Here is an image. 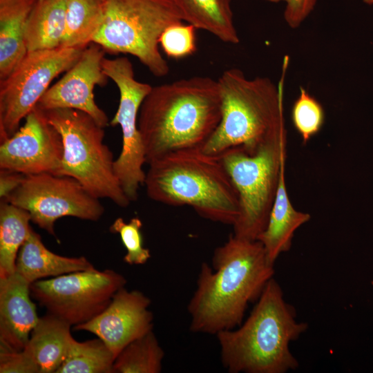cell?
I'll use <instances>...</instances> for the list:
<instances>
[{"label":"cell","instance_id":"obj_28","mask_svg":"<svg viewBox=\"0 0 373 373\" xmlns=\"http://www.w3.org/2000/svg\"><path fill=\"white\" fill-rule=\"evenodd\" d=\"M142 227V220L135 217L128 222H124L122 218H117L109 228L111 233L119 235L126 249L124 261L130 265L145 264L151 258L149 249L143 246Z\"/></svg>","mask_w":373,"mask_h":373},{"label":"cell","instance_id":"obj_31","mask_svg":"<svg viewBox=\"0 0 373 373\" xmlns=\"http://www.w3.org/2000/svg\"><path fill=\"white\" fill-rule=\"evenodd\" d=\"M273 3L285 1L286 7L284 17L293 28H298L314 10L316 0H267Z\"/></svg>","mask_w":373,"mask_h":373},{"label":"cell","instance_id":"obj_22","mask_svg":"<svg viewBox=\"0 0 373 373\" xmlns=\"http://www.w3.org/2000/svg\"><path fill=\"white\" fill-rule=\"evenodd\" d=\"M66 0H37L27 22L28 51L61 47L65 32Z\"/></svg>","mask_w":373,"mask_h":373},{"label":"cell","instance_id":"obj_27","mask_svg":"<svg viewBox=\"0 0 373 373\" xmlns=\"http://www.w3.org/2000/svg\"><path fill=\"white\" fill-rule=\"evenodd\" d=\"M325 117L321 104L300 86V95L292 106L291 120L304 144L321 130Z\"/></svg>","mask_w":373,"mask_h":373},{"label":"cell","instance_id":"obj_11","mask_svg":"<svg viewBox=\"0 0 373 373\" xmlns=\"http://www.w3.org/2000/svg\"><path fill=\"white\" fill-rule=\"evenodd\" d=\"M126 283L125 277L114 270L94 269L37 280L30 289L48 313L75 326L100 314Z\"/></svg>","mask_w":373,"mask_h":373},{"label":"cell","instance_id":"obj_32","mask_svg":"<svg viewBox=\"0 0 373 373\" xmlns=\"http://www.w3.org/2000/svg\"><path fill=\"white\" fill-rule=\"evenodd\" d=\"M25 175L10 170L0 169V198L6 200L22 182Z\"/></svg>","mask_w":373,"mask_h":373},{"label":"cell","instance_id":"obj_18","mask_svg":"<svg viewBox=\"0 0 373 373\" xmlns=\"http://www.w3.org/2000/svg\"><path fill=\"white\" fill-rule=\"evenodd\" d=\"M285 168L281 171L267 226L257 238L269 262L274 265L280 254L290 249L295 231L311 218L309 213L299 211L292 205L286 188Z\"/></svg>","mask_w":373,"mask_h":373},{"label":"cell","instance_id":"obj_34","mask_svg":"<svg viewBox=\"0 0 373 373\" xmlns=\"http://www.w3.org/2000/svg\"><path fill=\"white\" fill-rule=\"evenodd\" d=\"M104 1V0H103Z\"/></svg>","mask_w":373,"mask_h":373},{"label":"cell","instance_id":"obj_25","mask_svg":"<svg viewBox=\"0 0 373 373\" xmlns=\"http://www.w3.org/2000/svg\"><path fill=\"white\" fill-rule=\"evenodd\" d=\"M115 357L99 338L71 342L68 354L55 373H114Z\"/></svg>","mask_w":373,"mask_h":373},{"label":"cell","instance_id":"obj_23","mask_svg":"<svg viewBox=\"0 0 373 373\" xmlns=\"http://www.w3.org/2000/svg\"><path fill=\"white\" fill-rule=\"evenodd\" d=\"M29 213L10 202L0 204V278L15 273L19 251L32 227Z\"/></svg>","mask_w":373,"mask_h":373},{"label":"cell","instance_id":"obj_16","mask_svg":"<svg viewBox=\"0 0 373 373\" xmlns=\"http://www.w3.org/2000/svg\"><path fill=\"white\" fill-rule=\"evenodd\" d=\"M30 284L17 273L0 278V346L22 350L38 317Z\"/></svg>","mask_w":373,"mask_h":373},{"label":"cell","instance_id":"obj_4","mask_svg":"<svg viewBox=\"0 0 373 373\" xmlns=\"http://www.w3.org/2000/svg\"><path fill=\"white\" fill-rule=\"evenodd\" d=\"M281 78L276 85L267 77L247 79L238 68L225 70L217 79L221 96L220 122L202 150L220 155L240 147L249 153L287 135L283 116L284 78L289 64L285 57Z\"/></svg>","mask_w":373,"mask_h":373},{"label":"cell","instance_id":"obj_24","mask_svg":"<svg viewBox=\"0 0 373 373\" xmlns=\"http://www.w3.org/2000/svg\"><path fill=\"white\" fill-rule=\"evenodd\" d=\"M103 17V0H66L61 47L84 49L92 42Z\"/></svg>","mask_w":373,"mask_h":373},{"label":"cell","instance_id":"obj_13","mask_svg":"<svg viewBox=\"0 0 373 373\" xmlns=\"http://www.w3.org/2000/svg\"><path fill=\"white\" fill-rule=\"evenodd\" d=\"M24 119L12 136L1 142L0 169L25 175L44 173L61 175L64 146L60 134L37 106Z\"/></svg>","mask_w":373,"mask_h":373},{"label":"cell","instance_id":"obj_9","mask_svg":"<svg viewBox=\"0 0 373 373\" xmlns=\"http://www.w3.org/2000/svg\"><path fill=\"white\" fill-rule=\"evenodd\" d=\"M82 48L59 47L28 51L0 81V141L12 136L59 75L79 59Z\"/></svg>","mask_w":373,"mask_h":373},{"label":"cell","instance_id":"obj_5","mask_svg":"<svg viewBox=\"0 0 373 373\" xmlns=\"http://www.w3.org/2000/svg\"><path fill=\"white\" fill-rule=\"evenodd\" d=\"M149 165L148 197L170 206L189 205L202 217L233 225L240 213L238 192L220 156L202 149L175 151Z\"/></svg>","mask_w":373,"mask_h":373},{"label":"cell","instance_id":"obj_3","mask_svg":"<svg viewBox=\"0 0 373 373\" xmlns=\"http://www.w3.org/2000/svg\"><path fill=\"white\" fill-rule=\"evenodd\" d=\"M278 282L271 278L248 318L216 334L223 366L230 373H285L299 364L289 343L306 331Z\"/></svg>","mask_w":373,"mask_h":373},{"label":"cell","instance_id":"obj_1","mask_svg":"<svg viewBox=\"0 0 373 373\" xmlns=\"http://www.w3.org/2000/svg\"><path fill=\"white\" fill-rule=\"evenodd\" d=\"M211 262L201 265L187 309L192 332L216 335L242 323L248 305L273 278L274 265L260 241L233 234L214 250Z\"/></svg>","mask_w":373,"mask_h":373},{"label":"cell","instance_id":"obj_26","mask_svg":"<svg viewBox=\"0 0 373 373\" xmlns=\"http://www.w3.org/2000/svg\"><path fill=\"white\" fill-rule=\"evenodd\" d=\"M164 352L153 330L128 343L117 356L114 373H160Z\"/></svg>","mask_w":373,"mask_h":373},{"label":"cell","instance_id":"obj_21","mask_svg":"<svg viewBox=\"0 0 373 373\" xmlns=\"http://www.w3.org/2000/svg\"><path fill=\"white\" fill-rule=\"evenodd\" d=\"M183 21L210 32L222 42L236 44L240 39L233 22L231 0H169Z\"/></svg>","mask_w":373,"mask_h":373},{"label":"cell","instance_id":"obj_2","mask_svg":"<svg viewBox=\"0 0 373 373\" xmlns=\"http://www.w3.org/2000/svg\"><path fill=\"white\" fill-rule=\"evenodd\" d=\"M222 117L218 81L195 76L152 86L139 111L148 164L181 150L202 149Z\"/></svg>","mask_w":373,"mask_h":373},{"label":"cell","instance_id":"obj_20","mask_svg":"<svg viewBox=\"0 0 373 373\" xmlns=\"http://www.w3.org/2000/svg\"><path fill=\"white\" fill-rule=\"evenodd\" d=\"M37 0H0V81L26 55L25 32Z\"/></svg>","mask_w":373,"mask_h":373},{"label":"cell","instance_id":"obj_30","mask_svg":"<svg viewBox=\"0 0 373 373\" xmlns=\"http://www.w3.org/2000/svg\"><path fill=\"white\" fill-rule=\"evenodd\" d=\"M1 373H39L32 357L24 350H13L0 346Z\"/></svg>","mask_w":373,"mask_h":373},{"label":"cell","instance_id":"obj_29","mask_svg":"<svg viewBox=\"0 0 373 373\" xmlns=\"http://www.w3.org/2000/svg\"><path fill=\"white\" fill-rule=\"evenodd\" d=\"M196 30L193 25L182 21L167 27L159 41L165 55L175 59L193 55L197 50Z\"/></svg>","mask_w":373,"mask_h":373},{"label":"cell","instance_id":"obj_12","mask_svg":"<svg viewBox=\"0 0 373 373\" xmlns=\"http://www.w3.org/2000/svg\"><path fill=\"white\" fill-rule=\"evenodd\" d=\"M4 201L27 211L33 223L55 237V222L62 217L97 221L104 213L99 199L77 180L48 173L25 175Z\"/></svg>","mask_w":373,"mask_h":373},{"label":"cell","instance_id":"obj_8","mask_svg":"<svg viewBox=\"0 0 373 373\" xmlns=\"http://www.w3.org/2000/svg\"><path fill=\"white\" fill-rule=\"evenodd\" d=\"M287 135L249 153L231 148L220 156L238 192L240 213L233 235L256 240L265 230L274 204L282 169L285 167Z\"/></svg>","mask_w":373,"mask_h":373},{"label":"cell","instance_id":"obj_17","mask_svg":"<svg viewBox=\"0 0 373 373\" xmlns=\"http://www.w3.org/2000/svg\"><path fill=\"white\" fill-rule=\"evenodd\" d=\"M94 269L84 256L66 257L50 251L40 235L31 229L19 251L15 272L31 284L44 278Z\"/></svg>","mask_w":373,"mask_h":373},{"label":"cell","instance_id":"obj_7","mask_svg":"<svg viewBox=\"0 0 373 373\" xmlns=\"http://www.w3.org/2000/svg\"><path fill=\"white\" fill-rule=\"evenodd\" d=\"M43 112L62 139L61 175L75 178L97 198L128 207L131 201L115 175L113 153L104 141V128L79 110L55 108Z\"/></svg>","mask_w":373,"mask_h":373},{"label":"cell","instance_id":"obj_14","mask_svg":"<svg viewBox=\"0 0 373 373\" xmlns=\"http://www.w3.org/2000/svg\"><path fill=\"white\" fill-rule=\"evenodd\" d=\"M104 51L93 42L86 47L77 62L48 88L36 106L42 111L79 110L90 115L102 127L108 126V117L95 103L93 93L96 85L104 86L108 79L102 69Z\"/></svg>","mask_w":373,"mask_h":373},{"label":"cell","instance_id":"obj_10","mask_svg":"<svg viewBox=\"0 0 373 373\" xmlns=\"http://www.w3.org/2000/svg\"><path fill=\"white\" fill-rule=\"evenodd\" d=\"M102 69L115 82L119 93L117 110L110 121L112 126L119 125L122 133V151L113 164L114 171L120 185L131 202L138 198V190L144 185L146 162L144 143L138 127L141 104L152 86L135 78L131 61L125 57L104 58Z\"/></svg>","mask_w":373,"mask_h":373},{"label":"cell","instance_id":"obj_33","mask_svg":"<svg viewBox=\"0 0 373 373\" xmlns=\"http://www.w3.org/2000/svg\"><path fill=\"white\" fill-rule=\"evenodd\" d=\"M363 1L367 4H373V0H363Z\"/></svg>","mask_w":373,"mask_h":373},{"label":"cell","instance_id":"obj_6","mask_svg":"<svg viewBox=\"0 0 373 373\" xmlns=\"http://www.w3.org/2000/svg\"><path fill=\"white\" fill-rule=\"evenodd\" d=\"M182 21L169 0H104L102 21L92 42L108 52L135 57L162 77L169 66L159 50L160 36Z\"/></svg>","mask_w":373,"mask_h":373},{"label":"cell","instance_id":"obj_15","mask_svg":"<svg viewBox=\"0 0 373 373\" xmlns=\"http://www.w3.org/2000/svg\"><path fill=\"white\" fill-rule=\"evenodd\" d=\"M151 300L137 290L124 287L113 296L108 306L75 330L86 331L102 339L116 358L131 342L153 330V315L149 309Z\"/></svg>","mask_w":373,"mask_h":373},{"label":"cell","instance_id":"obj_19","mask_svg":"<svg viewBox=\"0 0 373 373\" xmlns=\"http://www.w3.org/2000/svg\"><path fill=\"white\" fill-rule=\"evenodd\" d=\"M71 326L49 313L39 318L23 349L35 361L39 373H55L62 364L74 339Z\"/></svg>","mask_w":373,"mask_h":373}]
</instances>
